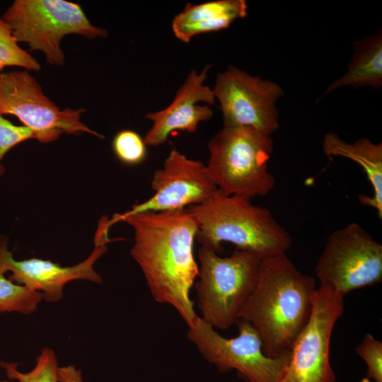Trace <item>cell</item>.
<instances>
[{
  "label": "cell",
  "instance_id": "obj_1",
  "mask_svg": "<svg viewBox=\"0 0 382 382\" xmlns=\"http://www.w3.org/2000/svg\"><path fill=\"white\" fill-rule=\"evenodd\" d=\"M131 226L130 255L156 302L174 308L187 327L198 316L190 297L199 266L194 255L197 224L188 209L143 212L121 220Z\"/></svg>",
  "mask_w": 382,
  "mask_h": 382
},
{
  "label": "cell",
  "instance_id": "obj_2",
  "mask_svg": "<svg viewBox=\"0 0 382 382\" xmlns=\"http://www.w3.org/2000/svg\"><path fill=\"white\" fill-rule=\"evenodd\" d=\"M316 282L314 277L301 272L286 253L262 259L256 284L238 319L256 331L267 356L289 353L310 318Z\"/></svg>",
  "mask_w": 382,
  "mask_h": 382
},
{
  "label": "cell",
  "instance_id": "obj_3",
  "mask_svg": "<svg viewBox=\"0 0 382 382\" xmlns=\"http://www.w3.org/2000/svg\"><path fill=\"white\" fill-rule=\"evenodd\" d=\"M187 209L197 224L195 241L217 254L222 253L223 243L262 258L286 253L291 245L289 232L268 209L254 205L250 198L218 189L206 202Z\"/></svg>",
  "mask_w": 382,
  "mask_h": 382
},
{
  "label": "cell",
  "instance_id": "obj_4",
  "mask_svg": "<svg viewBox=\"0 0 382 382\" xmlns=\"http://www.w3.org/2000/svg\"><path fill=\"white\" fill-rule=\"evenodd\" d=\"M209 174L223 193L252 199L275 185L268 170L273 150L270 136L248 127H224L209 141Z\"/></svg>",
  "mask_w": 382,
  "mask_h": 382
},
{
  "label": "cell",
  "instance_id": "obj_5",
  "mask_svg": "<svg viewBox=\"0 0 382 382\" xmlns=\"http://www.w3.org/2000/svg\"><path fill=\"white\" fill-rule=\"evenodd\" d=\"M197 257L199 272L194 284L199 317L215 329L226 330L236 323L253 291L262 258L241 249L221 257L202 246Z\"/></svg>",
  "mask_w": 382,
  "mask_h": 382
},
{
  "label": "cell",
  "instance_id": "obj_6",
  "mask_svg": "<svg viewBox=\"0 0 382 382\" xmlns=\"http://www.w3.org/2000/svg\"><path fill=\"white\" fill-rule=\"evenodd\" d=\"M1 18L18 42L42 52L50 65L64 64L61 43L66 35L108 36L105 29L91 24L79 4L64 0H15Z\"/></svg>",
  "mask_w": 382,
  "mask_h": 382
},
{
  "label": "cell",
  "instance_id": "obj_7",
  "mask_svg": "<svg viewBox=\"0 0 382 382\" xmlns=\"http://www.w3.org/2000/svg\"><path fill=\"white\" fill-rule=\"evenodd\" d=\"M235 324L238 335L227 338L198 316L188 327L187 337L203 358L221 373L235 370L244 382H279L289 353L279 357L267 356L250 324L241 319Z\"/></svg>",
  "mask_w": 382,
  "mask_h": 382
},
{
  "label": "cell",
  "instance_id": "obj_8",
  "mask_svg": "<svg viewBox=\"0 0 382 382\" xmlns=\"http://www.w3.org/2000/svg\"><path fill=\"white\" fill-rule=\"evenodd\" d=\"M320 286L345 297L382 279V245L359 224L332 233L315 267Z\"/></svg>",
  "mask_w": 382,
  "mask_h": 382
},
{
  "label": "cell",
  "instance_id": "obj_9",
  "mask_svg": "<svg viewBox=\"0 0 382 382\" xmlns=\"http://www.w3.org/2000/svg\"><path fill=\"white\" fill-rule=\"evenodd\" d=\"M85 109L61 110L47 97L37 81L28 71L0 74V114L12 115L33 132L41 143L55 141L62 134L86 132L104 137L81 120Z\"/></svg>",
  "mask_w": 382,
  "mask_h": 382
},
{
  "label": "cell",
  "instance_id": "obj_10",
  "mask_svg": "<svg viewBox=\"0 0 382 382\" xmlns=\"http://www.w3.org/2000/svg\"><path fill=\"white\" fill-rule=\"evenodd\" d=\"M310 318L296 338L279 382H335L330 359L332 330L344 312V296L320 286Z\"/></svg>",
  "mask_w": 382,
  "mask_h": 382
},
{
  "label": "cell",
  "instance_id": "obj_11",
  "mask_svg": "<svg viewBox=\"0 0 382 382\" xmlns=\"http://www.w3.org/2000/svg\"><path fill=\"white\" fill-rule=\"evenodd\" d=\"M212 91L224 127H248L270 137L279 128L275 103L284 91L277 83L231 65L217 75Z\"/></svg>",
  "mask_w": 382,
  "mask_h": 382
},
{
  "label": "cell",
  "instance_id": "obj_12",
  "mask_svg": "<svg viewBox=\"0 0 382 382\" xmlns=\"http://www.w3.org/2000/svg\"><path fill=\"white\" fill-rule=\"evenodd\" d=\"M154 195L141 203L134 204L123 214L107 221L108 228L127 216L143 212H172L200 204L211 198L218 188L207 166L187 158L173 149L156 170L151 180Z\"/></svg>",
  "mask_w": 382,
  "mask_h": 382
},
{
  "label": "cell",
  "instance_id": "obj_13",
  "mask_svg": "<svg viewBox=\"0 0 382 382\" xmlns=\"http://www.w3.org/2000/svg\"><path fill=\"white\" fill-rule=\"evenodd\" d=\"M106 243H96L93 251L86 260L74 266L63 267L39 258L16 260L8 248V238L0 235V272H10L8 278L12 282L40 292L48 302H55L62 299L63 289L70 281L86 279L102 282L93 265L106 251Z\"/></svg>",
  "mask_w": 382,
  "mask_h": 382
},
{
  "label": "cell",
  "instance_id": "obj_14",
  "mask_svg": "<svg viewBox=\"0 0 382 382\" xmlns=\"http://www.w3.org/2000/svg\"><path fill=\"white\" fill-rule=\"evenodd\" d=\"M209 68L210 65H207L200 73L191 71L170 105L145 115L153 122L144 138L146 146L165 144L175 131L195 132L201 122L212 117L213 111L209 105H214L216 98L212 89L204 84Z\"/></svg>",
  "mask_w": 382,
  "mask_h": 382
},
{
  "label": "cell",
  "instance_id": "obj_15",
  "mask_svg": "<svg viewBox=\"0 0 382 382\" xmlns=\"http://www.w3.org/2000/svg\"><path fill=\"white\" fill-rule=\"evenodd\" d=\"M245 0H216L194 4L187 3L172 21L177 39L187 43L196 35L220 30L247 15Z\"/></svg>",
  "mask_w": 382,
  "mask_h": 382
},
{
  "label": "cell",
  "instance_id": "obj_16",
  "mask_svg": "<svg viewBox=\"0 0 382 382\" xmlns=\"http://www.w3.org/2000/svg\"><path fill=\"white\" fill-rule=\"evenodd\" d=\"M323 150L328 156L347 158L358 163L372 185L373 197L360 195L358 199L363 205L376 209L382 219V144H374L368 138L347 143L335 133H328L323 140Z\"/></svg>",
  "mask_w": 382,
  "mask_h": 382
},
{
  "label": "cell",
  "instance_id": "obj_17",
  "mask_svg": "<svg viewBox=\"0 0 382 382\" xmlns=\"http://www.w3.org/2000/svg\"><path fill=\"white\" fill-rule=\"evenodd\" d=\"M345 86L354 88L368 86L375 88L382 86L381 31L354 42V54L347 71L333 81L325 95Z\"/></svg>",
  "mask_w": 382,
  "mask_h": 382
},
{
  "label": "cell",
  "instance_id": "obj_18",
  "mask_svg": "<svg viewBox=\"0 0 382 382\" xmlns=\"http://www.w3.org/2000/svg\"><path fill=\"white\" fill-rule=\"evenodd\" d=\"M43 299L40 292L19 285L0 272V313L17 312L30 314Z\"/></svg>",
  "mask_w": 382,
  "mask_h": 382
},
{
  "label": "cell",
  "instance_id": "obj_19",
  "mask_svg": "<svg viewBox=\"0 0 382 382\" xmlns=\"http://www.w3.org/2000/svg\"><path fill=\"white\" fill-rule=\"evenodd\" d=\"M18 365L16 362L0 361V366L9 380L16 382H59L57 357L49 347L41 350L31 371L22 372L18 369Z\"/></svg>",
  "mask_w": 382,
  "mask_h": 382
},
{
  "label": "cell",
  "instance_id": "obj_20",
  "mask_svg": "<svg viewBox=\"0 0 382 382\" xmlns=\"http://www.w3.org/2000/svg\"><path fill=\"white\" fill-rule=\"evenodd\" d=\"M6 66L37 71L41 69L37 60L18 45L11 28L0 18V72Z\"/></svg>",
  "mask_w": 382,
  "mask_h": 382
},
{
  "label": "cell",
  "instance_id": "obj_21",
  "mask_svg": "<svg viewBox=\"0 0 382 382\" xmlns=\"http://www.w3.org/2000/svg\"><path fill=\"white\" fill-rule=\"evenodd\" d=\"M112 149L117 158L127 165H137L146 157V145L144 139L134 131L125 129L116 134Z\"/></svg>",
  "mask_w": 382,
  "mask_h": 382
},
{
  "label": "cell",
  "instance_id": "obj_22",
  "mask_svg": "<svg viewBox=\"0 0 382 382\" xmlns=\"http://www.w3.org/2000/svg\"><path fill=\"white\" fill-rule=\"evenodd\" d=\"M356 352L366 365V377L374 382H382V342L367 333Z\"/></svg>",
  "mask_w": 382,
  "mask_h": 382
},
{
  "label": "cell",
  "instance_id": "obj_23",
  "mask_svg": "<svg viewBox=\"0 0 382 382\" xmlns=\"http://www.w3.org/2000/svg\"><path fill=\"white\" fill-rule=\"evenodd\" d=\"M30 139H34L33 132L25 126L13 125L0 114V176L5 169L2 160L13 146Z\"/></svg>",
  "mask_w": 382,
  "mask_h": 382
},
{
  "label": "cell",
  "instance_id": "obj_24",
  "mask_svg": "<svg viewBox=\"0 0 382 382\" xmlns=\"http://www.w3.org/2000/svg\"><path fill=\"white\" fill-rule=\"evenodd\" d=\"M57 375L59 382H83L81 370L73 365L59 367Z\"/></svg>",
  "mask_w": 382,
  "mask_h": 382
},
{
  "label": "cell",
  "instance_id": "obj_25",
  "mask_svg": "<svg viewBox=\"0 0 382 382\" xmlns=\"http://www.w3.org/2000/svg\"><path fill=\"white\" fill-rule=\"evenodd\" d=\"M359 382H371V381L367 377H365L361 379Z\"/></svg>",
  "mask_w": 382,
  "mask_h": 382
},
{
  "label": "cell",
  "instance_id": "obj_26",
  "mask_svg": "<svg viewBox=\"0 0 382 382\" xmlns=\"http://www.w3.org/2000/svg\"><path fill=\"white\" fill-rule=\"evenodd\" d=\"M0 382H16L14 381H2V380H0Z\"/></svg>",
  "mask_w": 382,
  "mask_h": 382
}]
</instances>
